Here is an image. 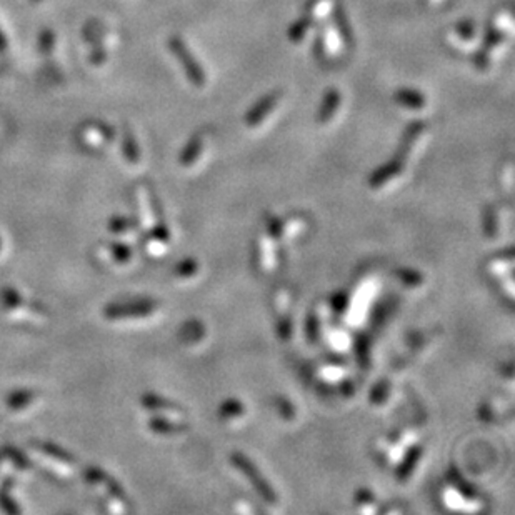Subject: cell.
Listing matches in <instances>:
<instances>
[{"label": "cell", "mask_w": 515, "mask_h": 515, "mask_svg": "<svg viewBox=\"0 0 515 515\" xmlns=\"http://www.w3.org/2000/svg\"><path fill=\"white\" fill-rule=\"evenodd\" d=\"M0 252H2V239H0Z\"/></svg>", "instance_id": "26"}, {"label": "cell", "mask_w": 515, "mask_h": 515, "mask_svg": "<svg viewBox=\"0 0 515 515\" xmlns=\"http://www.w3.org/2000/svg\"><path fill=\"white\" fill-rule=\"evenodd\" d=\"M157 312V304L154 300H132V302H115L104 309L105 319L127 320L144 319Z\"/></svg>", "instance_id": "4"}, {"label": "cell", "mask_w": 515, "mask_h": 515, "mask_svg": "<svg viewBox=\"0 0 515 515\" xmlns=\"http://www.w3.org/2000/svg\"><path fill=\"white\" fill-rule=\"evenodd\" d=\"M457 30H459L460 37H465V39L474 37V30H475V29H474V24L469 22V20H464V22H460Z\"/></svg>", "instance_id": "25"}, {"label": "cell", "mask_w": 515, "mask_h": 515, "mask_svg": "<svg viewBox=\"0 0 515 515\" xmlns=\"http://www.w3.org/2000/svg\"><path fill=\"white\" fill-rule=\"evenodd\" d=\"M0 507H2L5 512H20V509L14 505V499L10 497V494L7 495L5 487L0 489Z\"/></svg>", "instance_id": "23"}, {"label": "cell", "mask_w": 515, "mask_h": 515, "mask_svg": "<svg viewBox=\"0 0 515 515\" xmlns=\"http://www.w3.org/2000/svg\"><path fill=\"white\" fill-rule=\"evenodd\" d=\"M280 95H282L280 92H270L269 95H265V97L262 100H259V102L252 107V110H250V112L247 114V117H245V122H247L250 127H255V125H259L265 117H267L270 112H272L275 105L279 104Z\"/></svg>", "instance_id": "7"}, {"label": "cell", "mask_w": 515, "mask_h": 515, "mask_svg": "<svg viewBox=\"0 0 515 515\" xmlns=\"http://www.w3.org/2000/svg\"><path fill=\"white\" fill-rule=\"evenodd\" d=\"M219 415H220V419L232 422V420H239L244 417L245 409L237 399H230V400H227V402H224L222 405H220Z\"/></svg>", "instance_id": "17"}, {"label": "cell", "mask_w": 515, "mask_h": 515, "mask_svg": "<svg viewBox=\"0 0 515 515\" xmlns=\"http://www.w3.org/2000/svg\"><path fill=\"white\" fill-rule=\"evenodd\" d=\"M230 462H232L234 467L237 469L250 484H252L254 490L259 494L260 499H264L265 502L270 505L277 504V500H279L277 494L274 492V489L270 487V484L267 482V480L262 477V474L259 472V469L255 467V464L252 462V460H250L249 457H245L244 454L234 452L232 455H230Z\"/></svg>", "instance_id": "3"}, {"label": "cell", "mask_w": 515, "mask_h": 515, "mask_svg": "<svg viewBox=\"0 0 515 515\" xmlns=\"http://www.w3.org/2000/svg\"><path fill=\"white\" fill-rule=\"evenodd\" d=\"M35 402H37V394L32 390H17L7 399V405L14 412H22Z\"/></svg>", "instance_id": "13"}, {"label": "cell", "mask_w": 515, "mask_h": 515, "mask_svg": "<svg viewBox=\"0 0 515 515\" xmlns=\"http://www.w3.org/2000/svg\"><path fill=\"white\" fill-rule=\"evenodd\" d=\"M395 100H397L400 105H404V107H409V109H422L425 105L424 95L412 89L399 90V92L395 94Z\"/></svg>", "instance_id": "16"}, {"label": "cell", "mask_w": 515, "mask_h": 515, "mask_svg": "<svg viewBox=\"0 0 515 515\" xmlns=\"http://www.w3.org/2000/svg\"><path fill=\"white\" fill-rule=\"evenodd\" d=\"M357 504H359V505H360V504L367 505V507L364 509V512H375V510H377V509L374 507V497H372V494L365 492V490H360V492L357 494Z\"/></svg>", "instance_id": "24"}, {"label": "cell", "mask_w": 515, "mask_h": 515, "mask_svg": "<svg viewBox=\"0 0 515 515\" xmlns=\"http://www.w3.org/2000/svg\"><path fill=\"white\" fill-rule=\"evenodd\" d=\"M109 229L110 232H112L114 235H119V237H137V225H135L132 220L125 219V217H115L110 220L109 224Z\"/></svg>", "instance_id": "15"}, {"label": "cell", "mask_w": 515, "mask_h": 515, "mask_svg": "<svg viewBox=\"0 0 515 515\" xmlns=\"http://www.w3.org/2000/svg\"><path fill=\"white\" fill-rule=\"evenodd\" d=\"M142 404L147 410H154V412L169 414L170 417H182L184 410L180 405L174 404L172 400L159 397L157 394H145L142 397Z\"/></svg>", "instance_id": "8"}, {"label": "cell", "mask_w": 515, "mask_h": 515, "mask_svg": "<svg viewBox=\"0 0 515 515\" xmlns=\"http://www.w3.org/2000/svg\"><path fill=\"white\" fill-rule=\"evenodd\" d=\"M334 20H335V27H337V32H339V35H340V39H342L345 44L352 42V37H350V27H349V24H347V19H345L344 10L335 9Z\"/></svg>", "instance_id": "19"}, {"label": "cell", "mask_w": 515, "mask_h": 515, "mask_svg": "<svg viewBox=\"0 0 515 515\" xmlns=\"http://www.w3.org/2000/svg\"><path fill=\"white\" fill-rule=\"evenodd\" d=\"M339 105H340L339 90L337 89H330L329 92L325 94L322 107H320V112H319L320 122H329V120L334 117V114L337 112Z\"/></svg>", "instance_id": "14"}, {"label": "cell", "mask_w": 515, "mask_h": 515, "mask_svg": "<svg viewBox=\"0 0 515 515\" xmlns=\"http://www.w3.org/2000/svg\"><path fill=\"white\" fill-rule=\"evenodd\" d=\"M99 252L102 259L110 260L112 264H119V265L129 264L130 259H132V249L122 242L105 244L104 247H100Z\"/></svg>", "instance_id": "10"}, {"label": "cell", "mask_w": 515, "mask_h": 515, "mask_svg": "<svg viewBox=\"0 0 515 515\" xmlns=\"http://www.w3.org/2000/svg\"><path fill=\"white\" fill-rule=\"evenodd\" d=\"M402 169H404V162H400V160L394 157L389 164H385L384 167H380L379 170H375V172L372 174V177H370V180H369L370 187L372 189L385 187L390 180L399 177L400 172H402Z\"/></svg>", "instance_id": "9"}, {"label": "cell", "mask_w": 515, "mask_h": 515, "mask_svg": "<svg viewBox=\"0 0 515 515\" xmlns=\"http://www.w3.org/2000/svg\"><path fill=\"white\" fill-rule=\"evenodd\" d=\"M200 152H202V137L200 135H195V137L190 140L189 147L185 149L182 155L184 165H192L195 160L200 157Z\"/></svg>", "instance_id": "18"}, {"label": "cell", "mask_w": 515, "mask_h": 515, "mask_svg": "<svg viewBox=\"0 0 515 515\" xmlns=\"http://www.w3.org/2000/svg\"><path fill=\"white\" fill-rule=\"evenodd\" d=\"M169 242H170V234L167 227H164V225H157V227H155L154 225L152 232L145 235L144 239L145 252L154 255V257H160V255L167 252Z\"/></svg>", "instance_id": "6"}, {"label": "cell", "mask_w": 515, "mask_h": 515, "mask_svg": "<svg viewBox=\"0 0 515 515\" xmlns=\"http://www.w3.org/2000/svg\"><path fill=\"white\" fill-rule=\"evenodd\" d=\"M175 52L179 54L180 59H182L185 69H187V74H189L190 80H192V82L197 84V85H204L205 84L204 70L200 69V65L197 62H195L194 57L190 55V52L187 50V47H185L184 44L177 42V44H175Z\"/></svg>", "instance_id": "11"}, {"label": "cell", "mask_w": 515, "mask_h": 515, "mask_svg": "<svg viewBox=\"0 0 515 515\" xmlns=\"http://www.w3.org/2000/svg\"><path fill=\"white\" fill-rule=\"evenodd\" d=\"M310 24H312V19L310 17L300 19L299 22L294 24V27L290 29L289 39L292 40V42H300V40L305 37V34H307V30L310 29Z\"/></svg>", "instance_id": "20"}, {"label": "cell", "mask_w": 515, "mask_h": 515, "mask_svg": "<svg viewBox=\"0 0 515 515\" xmlns=\"http://www.w3.org/2000/svg\"><path fill=\"white\" fill-rule=\"evenodd\" d=\"M2 305L10 317L20 319L24 322H44L45 310L37 304H27V300L22 297V294L12 287H5L0 294Z\"/></svg>", "instance_id": "1"}, {"label": "cell", "mask_w": 515, "mask_h": 515, "mask_svg": "<svg viewBox=\"0 0 515 515\" xmlns=\"http://www.w3.org/2000/svg\"><path fill=\"white\" fill-rule=\"evenodd\" d=\"M0 470L10 474H27L32 470V465L24 454L14 449H5L0 452Z\"/></svg>", "instance_id": "5"}, {"label": "cell", "mask_w": 515, "mask_h": 515, "mask_svg": "<svg viewBox=\"0 0 515 515\" xmlns=\"http://www.w3.org/2000/svg\"><path fill=\"white\" fill-rule=\"evenodd\" d=\"M420 455V449L415 447V450L412 454H410V459H407V462H405L402 465V469H400V479H407L410 477V472H412V469L415 467V464H417V459Z\"/></svg>", "instance_id": "22"}, {"label": "cell", "mask_w": 515, "mask_h": 515, "mask_svg": "<svg viewBox=\"0 0 515 515\" xmlns=\"http://www.w3.org/2000/svg\"><path fill=\"white\" fill-rule=\"evenodd\" d=\"M30 450L45 467H49L52 472L62 475V477H72L75 472L74 459L65 452V450L55 447L52 444L45 442H30Z\"/></svg>", "instance_id": "2"}, {"label": "cell", "mask_w": 515, "mask_h": 515, "mask_svg": "<svg viewBox=\"0 0 515 515\" xmlns=\"http://www.w3.org/2000/svg\"><path fill=\"white\" fill-rule=\"evenodd\" d=\"M197 260H184V262H180L177 265V269H175V275H177L179 279H189V277H194L195 274H197Z\"/></svg>", "instance_id": "21"}, {"label": "cell", "mask_w": 515, "mask_h": 515, "mask_svg": "<svg viewBox=\"0 0 515 515\" xmlns=\"http://www.w3.org/2000/svg\"><path fill=\"white\" fill-rule=\"evenodd\" d=\"M149 429L152 432H157L160 435H174V434H182L189 427L182 422H175L174 419H165V417H152L149 420Z\"/></svg>", "instance_id": "12"}]
</instances>
